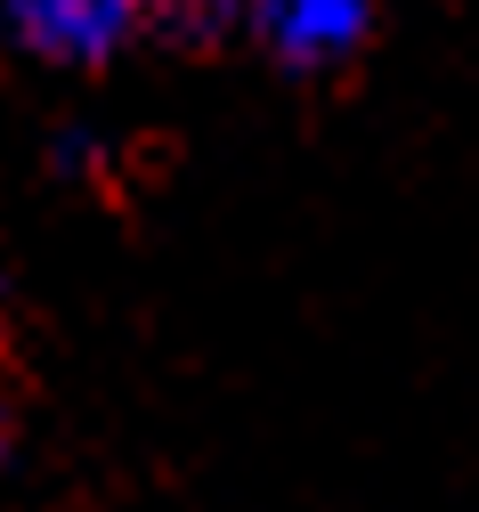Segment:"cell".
Returning <instances> with one entry per match:
<instances>
[{
  "label": "cell",
  "instance_id": "6da1fadb",
  "mask_svg": "<svg viewBox=\"0 0 479 512\" xmlns=\"http://www.w3.org/2000/svg\"><path fill=\"white\" fill-rule=\"evenodd\" d=\"M0 17L49 66H106L147 33V0H0Z\"/></svg>",
  "mask_w": 479,
  "mask_h": 512
},
{
  "label": "cell",
  "instance_id": "7a4b0ae2",
  "mask_svg": "<svg viewBox=\"0 0 479 512\" xmlns=\"http://www.w3.org/2000/svg\"><path fill=\"white\" fill-rule=\"evenodd\" d=\"M244 25L285 74H341L366 49L374 9L366 0H252Z\"/></svg>",
  "mask_w": 479,
  "mask_h": 512
},
{
  "label": "cell",
  "instance_id": "3957f363",
  "mask_svg": "<svg viewBox=\"0 0 479 512\" xmlns=\"http://www.w3.org/2000/svg\"><path fill=\"white\" fill-rule=\"evenodd\" d=\"M252 17V0H147V25H163V33H179V41H220V33H236Z\"/></svg>",
  "mask_w": 479,
  "mask_h": 512
},
{
  "label": "cell",
  "instance_id": "277c9868",
  "mask_svg": "<svg viewBox=\"0 0 479 512\" xmlns=\"http://www.w3.org/2000/svg\"><path fill=\"white\" fill-rule=\"evenodd\" d=\"M0 439H9V415H0Z\"/></svg>",
  "mask_w": 479,
  "mask_h": 512
}]
</instances>
